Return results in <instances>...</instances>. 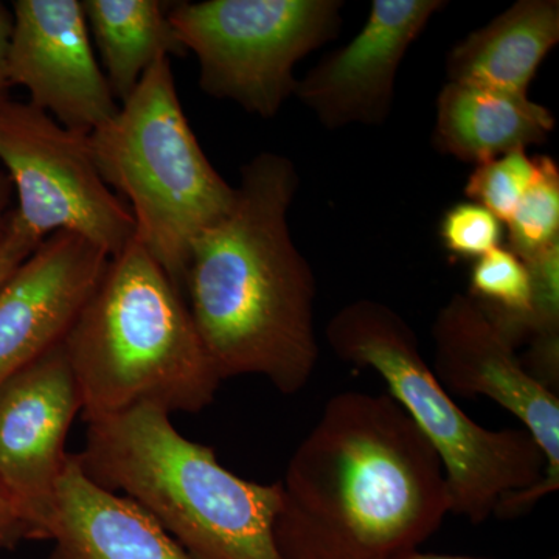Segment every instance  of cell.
Here are the masks:
<instances>
[{
  "mask_svg": "<svg viewBox=\"0 0 559 559\" xmlns=\"http://www.w3.org/2000/svg\"><path fill=\"white\" fill-rule=\"evenodd\" d=\"M280 485L283 559H400L451 513L439 454L389 393L333 396Z\"/></svg>",
  "mask_w": 559,
  "mask_h": 559,
  "instance_id": "1",
  "label": "cell"
},
{
  "mask_svg": "<svg viewBox=\"0 0 559 559\" xmlns=\"http://www.w3.org/2000/svg\"><path fill=\"white\" fill-rule=\"evenodd\" d=\"M234 207L193 241L183 290L219 380L260 374L296 395L318 367L316 277L294 245L299 189L289 157L261 153L241 168Z\"/></svg>",
  "mask_w": 559,
  "mask_h": 559,
  "instance_id": "2",
  "label": "cell"
},
{
  "mask_svg": "<svg viewBox=\"0 0 559 559\" xmlns=\"http://www.w3.org/2000/svg\"><path fill=\"white\" fill-rule=\"evenodd\" d=\"M81 468L134 500L193 559H283L274 539L282 485L241 479L213 448L180 436L151 404L87 423Z\"/></svg>",
  "mask_w": 559,
  "mask_h": 559,
  "instance_id": "3",
  "label": "cell"
},
{
  "mask_svg": "<svg viewBox=\"0 0 559 559\" xmlns=\"http://www.w3.org/2000/svg\"><path fill=\"white\" fill-rule=\"evenodd\" d=\"M64 347L87 423L140 404L194 414L219 389L182 294L135 238L109 260Z\"/></svg>",
  "mask_w": 559,
  "mask_h": 559,
  "instance_id": "4",
  "label": "cell"
},
{
  "mask_svg": "<svg viewBox=\"0 0 559 559\" xmlns=\"http://www.w3.org/2000/svg\"><path fill=\"white\" fill-rule=\"evenodd\" d=\"M87 146L106 186L128 198L135 240L182 294L191 245L230 212L237 189L191 130L170 58L151 66L116 116L87 135Z\"/></svg>",
  "mask_w": 559,
  "mask_h": 559,
  "instance_id": "5",
  "label": "cell"
},
{
  "mask_svg": "<svg viewBox=\"0 0 559 559\" xmlns=\"http://www.w3.org/2000/svg\"><path fill=\"white\" fill-rule=\"evenodd\" d=\"M334 355L377 371L437 451L451 496V513L473 524L489 520L500 500L538 484L546 457L522 429H487L452 400L423 358L417 334L389 305L360 299L342 307L325 330Z\"/></svg>",
  "mask_w": 559,
  "mask_h": 559,
  "instance_id": "6",
  "label": "cell"
},
{
  "mask_svg": "<svg viewBox=\"0 0 559 559\" xmlns=\"http://www.w3.org/2000/svg\"><path fill=\"white\" fill-rule=\"evenodd\" d=\"M341 0H205L171 3L170 21L200 64V86L272 119L296 92L294 68L336 38Z\"/></svg>",
  "mask_w": 559,
  "mask_h": 559,
  "instance_id": "7",
  "label": "cell"
},
{
  "mask_svg": "<svg viewBox=\"0 0 559 559\" xmlns=\"http://www.w3.org/2000/svg\"><path fill=\"white\" fill-rule=\"evenodd\" d=\"M0 160L17 194V218L38 238L72 231L112 259L135 238L130 209L106 186L87 135L31 103L0 97Z\"/></svg>",
  "mask_w": 559,
  "mask_h": 559,
  "instance_id": "8",
  "label": "cell"
},
{
  "mask_svg": "<svg viewBox=\"0 0 559 559\" xmlns=\"http://www.w3.org/2000/svg\"><path fill=\"white\" fill-rule=\"evenodd\" d=\"M433 373L444 389L460 396H485L509 411L535 439L546 457L538 484L511 492L496 513H525L559 487V399L530 373L516 355L518 344L468 294H454L432 326Z\"/></svg>",
  "mask_w": 559,
  "mask_h": 559,
  "instance_id": "9",
  "label": "cell"
},
{
  "mask_svg": "<svg viewBox=\"0 0 559 559\" xmlns=\"http://www.w3.org/2000/svg\"><path fill=\"white\" fill-rule=\"evenodd\" d=\"M80 411L64 341L0 382V485L20 507L33 540H46L69 459L66 440Z\"/></svg>",
  "mask_w": 559,
  "mask_h": 559,
  "instance_id": "10",
  "label": "cell"
},
{
  "mask_svg": "<svg viewBox=\"0 0 559 559\" xmlns=\"http://www.w3.org/2000/svg\"><path fill=\"white\" fill-rule=\"evenodd\" d=\"M9 46L10 86L62 127L90 135L120 105L92 49L79 0H16Z\"/></svg>",
  "mask_w": 559,
  "mask_h": 559,
  "instance_id": "11",
  "label": "cell"
},
{
  "mask_svg": "<svg viewBox=\"0 0 559 559\" xmlns=\"http://www.w3.org/2000/svg\"><path fill=\"white\" fill-rule=\"evenodd\" d=\"M444 5L441 0H373L358 35L297 80L294 95L329 130L384 123L401 62Z\"/></svg>",
  "mask_w": 559,
  "mask_h": 559,
  "instance_id": "12",
  "label": "cell"
},
{
  "mask_svg": "<svg viewBox=\"0 0 559 559\" xmlns=\"http://www.w3.org/2000/svg\"><path fill=\"white\" fill-rule=\"evenodd\" d=\"M97 245L57 231L0 289V382L66 340L108 267Z\"/></svg>",
  "mask_w": 559,
  "mask_h": 559,
  "instance_id": "13",
  "label": "cell"
},
{
  "mask_svg": "<svg viewBox=\"0 0 559 559\" xmlns=\"http://www.w3.org/2000/svg\"><path fill=\"white\" fill-rule=\"evenodd\" d=\"M46 539L49 559H193L134 500L92 481L76 454L58 481Z\"/></svg>",
  "mask_w": 559,
  "mask_h": 559,
  "instance_id": "14",
  "label": "cell"
},
{
  "mask_svg": "<svg viewBox=\"0 0 559 559\" xmlns=\"http://www.w3.org/2000/svg\"><path fill=\"white\" fill-rule=\"evenodd\" d=\"M554 130V114L528 95L448 81L437 100L432 142L441 154L479 165L540 145Z\"/></svg>",
  "mask_w": 559,
  "mask_h": 559,
  "instance_id": "15",
  "label": "cell"
},
{
  "mask_svg": "<svg viewBox=\"0 0 559 559\" xmlns=\"http://www.w3.org/2000/svg\"><path fill=\"white\" fill-rule=\"evenodd\" d=\"M559 43L558 0H520L448 55L454 83L528 95L536 72Z\"/></svg>",
  "mask_w": 559,
  "mask_h": 559,
  "instance_id": "16",
  "label": "cell"
},
{
  "mask_svg": "<svg viewBox=\"0 0 559 559\" xmlns=\"http://www.w3.org/2000/svg\"><path fill=\"white\" fill-rule=\"evenodd\" d=\"M84 17L117 103L127 102L151 66L187 55L159 0H84Z\"/></svg>",
  "mask_w": 559,
  "mask_h": 559,
  "instance_id": "17",
  "label": "cell"
},
{
  "mask_svg": "<svg viewBox=\"0 0 559 559\" xmlns=\"http://www.w3.org/2000/svg\"><path fill=\"white\" fill-rule=\"evenodd\" d=\"M535 160V179L507 221V248L525 263L559 245V167L550 156H536Z\"/></svg>",
  "mask_w": 559,
  "mask_h": 559,
  "instance_id": "18",
  "label": "cell"
},
{
  "mask_svg": "<svg viewBox=\"0 0 559 559\" xmlns=\"http://www.w3.org/2000/svg\"><path fill=\"white\" fill-rule=\"evenodd\" d=\"M535 176V157H528L525 148L511 150L476 165L466 182L465 194L471 202L489 210L500 223H507Z\"/></svg>",
  "mask_w": 559,
  "mask_h": 559,
  "instance_id": "19",
  "label": "cell"
},
{
  "mask_svg": "<svg viewBox=\"0 0 559 559\" xmlns=\"http://www.w3.org/2000/svg\"><path fill=\"white\" fill-rule=\"evenodd\" d=\"M502 223L476 202H459L440 221V240L454 260H479L502 241Z\"/></svg>",
  "mask_w": 559,
  "mask_h": 559,
  "instance_id": "20",
  "label": "cell"
},
{
  "mask_svg": "<svg viewBox=\"0 0 559 559\" xmlns=\"http://www.w3.org/2000/svg\"><path fill=\"white\" fill-rule=\"evenodd\" d=\"M40 242L43 241L21 223L14 209L11 210L9 218L0 229V289L11 274L38 249Z\"/></svg>",
  "mask_w": 559,
  "mask_h": 559,
  "instance_id": "21",
  "label": "cell"
},
{
  "mask_svg": "<svg viewBox=\"0 0 559 559\" xmlns=\"http://www.w3.org/2000/svg\"><path fill=\"white\" fill-rule=\"evenodd\" d=\"M22 540H33L32 528L24 514L0 485V550H11Z\"/></svg>",
  "mask_w": 559,
  "mask_h": 559,
  "instance_id": "22",
  "label": "cell"
},
{
  "mask_svg": "<svg viewBox=\"0 0 559 559\" xmlns=\"http://www.w3.org/2000/svg\"><path fill=\"white\" fill-rule=\"evenodd\" d=\"M13 31V14L9 7L0 2V97H7L10 91L9 70V46Z\"/></svg>",
  "mask_w": 559,
  "mask_h": 559,
  "instance_id": "23",
  "label": "cell"
},
{
  "mask_svg": "<svg viewBox=\"0 0 559 559\" xmlns=\"http://www.w3.org/2000/svg\"><path fill=\"white\" fill-rule=\"evenodd\" d=\"M13 182L5 171H0V229L9 218L11 209V200H13Z\"/></svg>",
  "mask_w": 559,
  "mask_h": 559,
  "instance_id": "24",
  "label": "cell"
},
{
  "mask_svg": "<svg viewBox=\"0 0 559 559\" xmlns=\"http://www.w3.org/2000/svg\"><path fill=\"white\" fill-rule=\"evenodd\" d=\"M400 559H481V558H469V557H455V555H436V554H419V551H414V554L406 555V557ZM549 559H558V557L549 558Z\"/></svg>",
  "mask_w": 559,
  "mask_h": 559,
  "instance_id": "25",
  "label": "cell"
}]
</instances>
